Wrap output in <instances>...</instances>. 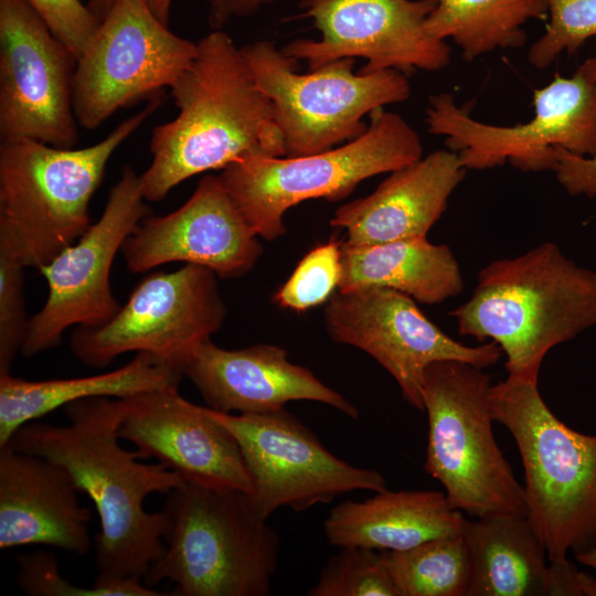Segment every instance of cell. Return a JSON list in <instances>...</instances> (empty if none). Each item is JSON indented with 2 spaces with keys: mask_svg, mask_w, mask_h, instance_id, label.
I'll use <instances>...</instances> for the list:
<instances>
[{
  "mask_svg": "<svg viewBox=\"0 0 596 596\" xmlns=\"http://www.w3.org/2000/svg\"><path fill=\"white\" fill-rule=\"evenodd\" d=\"M63 409L67 425L33 421L8 444L63 466L93 502L100 526L93 585L109 596H158L142 581L164 552L167 518L163 511H147L145 502L152 493L169 494L184 480L158 461L143 462L148 458L142 451L120 445V398L89 397Z\"/></svg>",
  "mask_w": 596,
  "mask_h": 596,
  "instance_id": "1",
  "label": "cell"
},
{
  "mask_svg": "<svg viewBox=\"0 0 596 596\" xmlns=\"http://www.w3.org/2000/svg\"><path fill=\"white\" fill-rule=\"evenodd\" d=\"M196 44L194 60L169 88L178 115L151 132V162L140 174L150 202L166 199L191 177L222 170L245 156H286L273 104L241 47L222 30Z\"/></svg>",
  "mask_w": 596,
  "mask_h": 596,
  "instance_id": "2",
  "label": "cell"
},
{
  "mask_svg": "<svg viewBox=\"0 0 596 596\" xmlns=\"http://www.w3.org/2000/svg\"><path fill=\"white\" fill-rule=\"evenodd\" d=\"M449 315L460 336L500 347L508 376L539 382L553 347L596 326V272L545 242L487 264L470 298Z\"/></svg>",
  "mask_w": 596,
  "mask_h": 596,
  "instance_id": "3",
  "label": "cell"
},
{
  "mask_svg": "<svg viewBox=\"0 0 596 596\" xmlns=\"http://www.w3.org/2000/svg\"><path fill=\"white\" fill-rule=\"evenodd\" d=\"M149 100L103 140L58 148L32 139L0 143V245L38 270L89 227V202L115 151L160 107Z\"/></svg>",
  "mask_w": 596,
  "mask_h": 596,
  "instance_id": "4",
  "label": "cell"
},
{
  "mask_svg": "<svg viewBox=\"0 0 596 596\" xmlns=\"http://www.w3.org/2000/svg\"><path fill=\"white\" fill-rule=\"evenodd\" d=\"M162 511L166 549L145 585L168 581L180 596L270 594L280 539L251 493L185 482L168 494Z\"/></svg>",
  "mask_w": 596,
  "mask_h": 596,
  "instance_id": "5",
  "label": "cell"
},
{
  "mask_svg": "<svg viewBox=\"0 0 596 596\" xmlns=\"http://www.w3.org/2000/svg\"><path fill=\"white\" fill-rule=\"evenodd\" d=\"M496 422L512 435L524 470L526 518L549 562L596 546V435L576 432L544 403L538 382L508 376L491 386Z\"/></svg>",
  "mask_w": 596,
  "mask_h": 596,
  "instance_id": "6",
  "label": "cell"
},
{
  "mask_svg": "<svg viewBox=\"0 0 596 596\" xmlns=\"http://www.w3.org/2000/svg\"><path fill=\"white\" fill-rule=\"evenodd\" d=\"M358 138L313 155H248L219 174L257 235L275 241L286 233L285 213L311 199L343 200L365 179L423 158L416 130L398 114L379 108Z\"/></svg>",
  "mask_w": 596,
  "mask_h": 596,
  "instance_id": "7",
  "label": "cell"
},
{
  "mask_svg": "<svg viewBox=\"0 0 596 596\" xmlns=\"http://www.w3.org/2000/svg\"><path fill=\"white\" fill-rule=\"evenodd\" d=\"M445 360L424 374L428 417L425 471L445 488L449 504L473 518L526 517L524 488L500 450L492 424L489 374Z\"/></svg>",
  "mask_w": 596,
  "mask_h": 596,
  "instance_id": "8",
  "label": "cell"
},
{
  "mask_svg": "<svg viewBox=\"0 0 596 596\" xmlns=\"http://www.w3.org/2000/svg\"><path fill=\"white\" fill-rule=\"evenodd\" d=\"M241 52L273 104L287 157L313 155L351 141L366 130V115L411 96L407 75L396 70L354 73V58L336 60L301 74L298 61L269 40L244 45Z\"/></svg>",
  "mask_w": 596,
  "mask_h": 596,
  "instance_id": "9",
  "label": "cell"
},
{
  "mask_svg": "<svg viewBox=\"0 0 596 596\" xmlns=\"http://www.w3.org/2000/svg\"><path fill=\"white\" fill-rule=\"evenodd\" d=\"M534 117L515 126L490 125L458 106L449 93L430 95L428 132L444 137L466 170L509 162L523 172L553 170L556 148L578 156L596 153V57L585 60L570 77L555 74L533 96Z\"/></svg>",
  "mask_w": 596,
  "mask_h": 596,
  "instance_id": "10",
  "label": "cell"
},
{
  "mask_svg": "<svg viewBox=\"0 0 596 596\" xmlns=\"http://www.w3.org/2000/svg\"><path fill=\"white\" fill-rule=\"evenodd\" d=\"M217 276L184 264L172 272L148 273L107 322L74 327L72 354L83 364L105 368L128 352H147L180 366L217 332L226 318Z\"/></svg>",
  "mask_w": 596,
  "mask_h": 596,
  "instance_id": "11",
  "label": "cell"
},
{
  "mask_svg": "<svg viewBox=\"0 0 596 596\" xmlns=\"http://www.w3.org/2000/svg\"><path fill=\"white\" fill-rule=\"evenodd\" d=\"M196 53L198 44L170 31L148 0H115L76 62L78 126L96 129L120 108L162 97Z\"/></svg>",
  "mask_w": 596,
  "mask_h": 596,
  "instance_id": "12",
  "label": "cell"
},
{
  "mask_svg": "<svg viewBox=\"0 0 596 596\" xmlns=\"http://www.w3.org/2000/svg\"><path fill=\"white\" fill-rule=\"evenodd\" d=\"M146 201L140 174L126 164L99 219L39 269L47 284V297L30 317L21 354L34 356L57 345L66 329L100 326L118 312L120 305L110 287L111 266L127 238L151 214Z\"/></svg>",
  "mask_w": 596,
  "mask_h": 596,
  "instance_id": "13",
  "label": "cell"
},
{
  "mask_svg": "<svg viewBox=\"0 0 596 596\" xmlns=\"http://www.w3.org/2000/svg\"><path fill=\"white\" fill-rule=\"evenodd\" d=\"M211 411L235 437L252 479V499L266 519L284 507L300 512L353 490L386 489L382 473L334 456L285 408L237 415Z\"/></svg>",
  "mask_w": 596,
  "mask_h": 596,
  "instance_id": "14",
  "label": "cell"
},
{
  "mask_svg": "<svg viewBox=\"0 0 596 596\" xmlns=\"http://www.w3.org/2000/svg\"><path fill=\"white\" fill-rule=\"evenodd\" d=\"M329 337L355 347L381 364L397 383L403 398L424 411L423 381L427 366L455 360L486 369L502 351L490 341L476 347L449 337L432 322L415 300L385 287L337 290L323 309Z\"/></svg>",
  "mask_w": 596,
  "mask_h": 596,
  "instance_id": "15",
  "label": "cell"
},
{
  "mask_svg": "<svg viewBox=\"0 0 596 596\" xmlns=\"http://www.w3.org/2000/svg\"><path fill=\"white\" fill-rule=\"evenodd\" d=\"M77 58L25 0H0V137L74 148Z\"/></svg>",
  "mask_w": 596,
  "mask_h": 596,
  "instance_id": "16",
  "label": "cell"
},
{
  "mask_svg": "<svg viewBox=\"0 0 596 596\" xmlns=\"http://www.w3.org/2000/svg\"><path fill=\"white\" fill-rule=\"evenodd\" d=\"M437 0H300L302 17L319 30L318 40L299 39L281 51L317 70L340 58L366 61L359 71H439L450 62L446 41L426 31Z\"/></svg>",
  "mask_w": 596,
  "mask_h": 596,
  "instance_id": "17",
  "label": "cell"
},
{
  "mask_svg": "<svg viewBox=\"0 0 596 596\" xmlns=\"http://www.w3.org/2000/svg\"><path fill=\"white\" fill-rule=\"evenodd\" d=\"M258 237L220 175L206 174L180 207L146 216L121 252L132 274L180 262L206 267L222 279H236L262 256Z\"/></svg>",
  "mask_w": 596,
  "mask_h": 596,
  "instance_id": "18",
  "label": "cell"
},
{
  "mask_svg": "<svg viewBox=\"0 0 596 596\" xmlns=\"http://www.w3.org/2000/svg\"><path fill=\"white\" fill-rule=\"evenodd\" d=\"M164 387L120 398L119 437L187 483L253 492L240 446L210 407Z\"/></svg>",
  "mask_w": 596,
  "mask_h": 596,
  "instance_id": "19",
  "label": "cell"
},
{
  "mask_svg": "<svg viewBox=\"0 0 596 596\" xmlns=\"http://www.w3.org/2000/svg\"><path fill=\"white\" fill-rule=\"evenodd\" d=\"M182 373L206 406L217 412L263 414L285 408L290 401H312L359 417L358 408L342 394L308 368L290 362L287 351L275 344L228 350L209 339L185 359Z\"/></svg>",
  "mask_w": 596,
  "mask_h": 596,
  "instance_id": "20",
  "label": "cell"
},
{
  "mask_svg": "<svg viewBox=\"0 0 596 596\" xmlns=\"http://www.w3.org/2000/svg\"><path fill=\"white\" fill-rule=\"evenodd\" d=\"M78 493L60 464L0 446V549L42 544L88 553L92 513Z\"/></svg>",
  "mask_w": 596,
  "mask_h": 596,
  "instance_id": "21",
  "label": "cell"
},
{
  "mask_svg": "<svg viewBox=\"0 0 596 596\" xmlns=\"http://www.w3.org/2000/svg\"><path fill=\"white\" fill-rule=\"evenodd\" d=\"M466 175L456 152L434 151L390 172L369 195L339 206L330 225L345 230L349 245L426 237Z\"/></svg>",
  "mask_w": 596,
  "mask_h": 596,
  "instance_id": "22",
  "label": "cell"
},
{
  "mask_svg": "<svg viewBox=\"0 0 596 596\" xmlns=\"http://www.w3.org/2000/svg\"><path fill=\"white\" fill-rule=\"evenodd\" d=\"M467 519L444 492L387 489L363 501L333 507L323 523L331 545L403 551L424 542L459 535Z\"/></svg>",
  "mask_w": 596,
  "mask_h": 596,
  "instance_id": "23",
  "label": "cell"
},
{
  "mask_svg": "<svg viewBox=\"0 0 596 596\" xmlns=\"http://www.w3.org/2000/svg\"><path fill=\"white\" fill-rule=\"evenodd\" d=\"M182 377L180 366L147 352L136 353L117 370L84 377L29 381L10 372L0 373V446L8 444L21 426L70 403L179 387Z\"/></svg>",
  "mask_w": 596,
  "mask_h": 596,
  "instance_id": "24",
  "label": "cell"
},
{
  "mask_svg": "<svg viewBox=\"0 0 596 596\" xmlns=\"http://www.w3.org/2000/svg\"><path fill=\"white\" fill-rule=\"evenodd\" d=\"M341 268L340 291L385 287L436 305L464 289L460 267L449 246L433 244L426 237L373 245L341 242Z\"/></svg>",
  "mask_w": 596,
  "mask_h": 596,
  "instance_id": "25",
  "label": "cell"
},
{
  "mask_svg": "<svg viewBox=\"0 0 596 596\" xmlns=\"http://www.w3.org/2000/svg\"><path fill=\"white\" fill-rule=\"evenodd\" d=\"M462 536L470 561L466 596H545L549 558L525 515L467 519Z\"/></svg>",
  "mask_w": 596,
  "mask_h": 596,
  "instance_id": "26",
  "label": "cell"
},
{
  "mask_svg": "<svg viewBox=\"0 0 596 596\" xmlns=\"http://www.w3.org/2000/svg\"><path fill=\"white\" fill-rule=\"evenodd\" d=\"M530 20H547L546 0H437L425 26L436 39H451L471 62L496 50L522 47Z\"/></svg>",
  "mask_w": 596,
  "mask_h": 596,
  "instance_id": "27",
  "label": "cell"
},
{
  "mask_svg": "<svg viewBox=\"0 0 596 596\" xmlns=\"http://www.w3.org/2000/svg\"><path fill=\"white\" fill-rule=\"evenodd\" d=\"M398 596H466L470 561L462 533L382 551Z\"/></svg>",
  "mask_w": 596,
  "mask_h": 596,
  "instance_id": "28",
  "label": "cell"
},
{
  "mask_svg": "<svg viewBox=\"0 0 596 596\" xmlns=\"http://www.w3.org/2000/svg\"><path fill=\"white\" fill-rule=\"evenodd\" d=\"M308 596H398L382 551L343 546L322 567Z\"/></svg>",
  "mask_w": 596,
  "mask_h": 596,
  "instance_id": "29",
  "label": "cell"
},
{
  "mask_svg": "<svg viewBox=\"0 0 596 596\" xmlns=\"http://www.w3.org/2000/svg\"><path fill=\"white\" fill-rule=\"evenodd\" d=\"M341 242L334 237L309 251L290 277L275 292L274 301L284 309L304 312L327 302L341 278Z\"/></svg>",
  "mask_w": 596,
  "mask_h": 596,
  "instance_id": "30",
  "label": "cell"
},
{
  "mask_svg": "<svg viewBox=\"0 0 596 596\" xmlns=\"http://www.w3.org/2000/svg\"><path fill=\"white\" fill-rule=\"evenodd\" d=\"M545 32L529 49L528 61L549 67L563 52L572 55L596 36V0H546Z\"/></svg>",
  "mask_w": 596,
  "mask_h": 596,
  "instance_id": "31",
  "label": "cell"
},
{
  "mask_svg": "<svg viewBox=\"0 0 596 596\" xmlns=\"http://www.w3.org/2000/svg\"><path fill=\"white\" fill-rule=\"evenodd\" d=\"M24 268L8 248L0 245V373L10 372L29 329Z\"/></svg>",
  "mask_w": 596,
  "mask_h": 596,
  "instance_id": "32",
  "label": "cell"
},
{
  "mask_svg": "<svg viewBox=\"0 0 596 596\" xmlns=\"http://www.w3.org/2000/svg\"><path fill=\"white\" fill-rule=\"evenodd\" d=\"M78 58L96 34L100 20L81 0H25Z\"/></svg>",
  "mask_w": 596,
  "mask_h": 596,
  "instance_id": "33",
  "label": "cell"
},
{
  "mask_svg": "<svg viewBox=\"0 0 596 596\" xmlns=\"http://www.w3.org/2000/svg\"><path fill=\"white\" fill-rule=\"evenodd\" d=\"M17 582L23 593L31 596H109L93 585L79 587L65 579L58 571L55 555L46 551L20 554L17 558Z\"/></svg>",
  "mask_w": 596,
  "mask_h": 596,
  "instance_id": "34",
  "label": "cell"
},
{
  "mask_svg": "<svg viewBox=\"0 0 596 596\" xmlns=\"http://www.w3.org/2000/svg\"><path fill=\"white\" fill-rule=\"evenodd\" d=\"M552 171L568 194L596 196V153L578 157L557 147L556 163Z\"/></svg>",
  "mask_w": 596,
  "mask_h": 596,
  "instance_id": "35",
  "label": "cell"
},
{
  "mask_svg": "<svg viewBox=\"0 0 596 596\" xmlns=\"http://www.w3.org/2000/svg\"><path fill=\"white\" fill-rule=\"evenodd\" d=\"M596 596V578L577 571L567 558L549 562L545 596Z\"/></svg>",
  "mask_w": 596,
  "mask_h": 596,
  "instance_id": "36",
  "label": "cell"
},
{
  "mask_svg": "<svg viewBox=\"0 0 596 596\" xmlns=\"http://www.w3.org/2000/svg\"><path fill=\"white\" fill-rule=\"evenodd\" d=\"M275 0H209V23L212 29L221 30L234 18L247 17Z\"/></svg>",
  "mask_w": 596,
  "mask_h": 596,
  "instance_id": "37",
  "label": "cell"
},
{
  "mask_svg": "<svg viewBox=\"0 0 596 596\" xmlns=\"http://www.w3.org/2000/svg\"><path fill=\"white\" fill-rule=\"evenodd\" d=\"M174 0H148L150 8L157 18L164 24H168L170 11ZM209 1V0H204Z\"/></svg>",
  "mask_w": 596,
  "mask_h": 596,
  "instance_id": "38",
  "label": "cell"
},
{
  "mask_svg": "<svg viewBox=\"0 0 596 596\" xmlns=\"http://www.w3.org/2000/svg\"><path fill=\"white\" fill-rule=\"evenodd\" d=\"M115 0H88V7L102 21L113 7Z\"/></svg>",
  "mask_w": 596,
  "mask_h": 596,
  "instance_id": "39",
  "label": "cell"
},
{
  "mask_svg": "<svg viewBox=\"0 0 596 596\" xmlns=\"http://www.w3.org/2000/svg\"><path fill=\"white\" fill-rule=\"evenodd\" d=\"M579 563L596 568V546L592 550L576 555Z\"/></svg>",
  "mask_w": 596,
  "mask_h": 596,
  "instance_id": "40",
  "label": "cell"
}]
</instances>
